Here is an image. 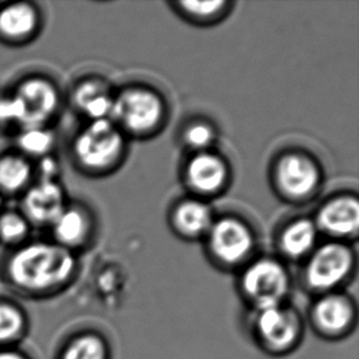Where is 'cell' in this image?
<instances>
[{
    "label": "cell",
    "instance_id": "6da1fadb",
    "mask_svg": "<svg viewBox=\"0 0 359 359\" xmlns=\"http://www.w3.org/2000/svg\"><path fill=\"white\" fill-rule=\"evenodd\" d=\"M76 266L70 249L50 243H32L20 248L8 262V276L27 292L52 291L72 277Z\"/></svg>",
    "mask_w": 359,
    "mask_h": 359
},
{
    "label": "cell",
    "instance_id": "7a4b0ae2",
    "mask_svg": "<svg viewBox=\"0 0 359 359\" xmlns=\"http://www.w3.org/2000/svg\"><path fill=\"white\" fill-rule=\"evenodd\" d=\"M75 156L90 170H104L119 158L123 136L111 119L93 121L81 131L74 145Z\"/></svg>",
    "mask_w": 359,
    "mask_h": 359
},
{
    "label": "cell",
    "instance_id": "3957f363",
    "mask_svg": "<svg viewBox=\"0 0 359 359\" xmlns=\"http://www.w3.org/2000/svg\"><path fill=\"white\" fill-rule=\"evenodd\" d=\"M163 116L161 98L147 88H128L114 98L112 117L134 133H147L160 124Z\"/></svg>",
    "mask_w": 359,
    "mask_h": 359
},
{
    "label": "cell",
    "instance_id": "277c9868",
    "mask_svg": "<svg viewBox=\"0 0 359 359\" xmlns=\"http://www.w3.org/2000/svg\"><path fill=\"white\" fill-rule=\"evenodd\" d=\"M13 95L21 109V129L46 126L58 109L57 88L42 78L25 80Z\"/></svg>",
    "mask_w": 359,
    "mask_h": 359
},
{
    "label": "cell",
    "instance_id": "5b68a950",
    "mask_svg": "<svg viewBox=\"0 0 359 359\" xmlns=\"http://www.w3.org/2000/svg\"><path fill=\"white\" fill-rule=\"evenodd\" d=\"M243 288L260 309L280 306L288 290V277L278 262L264 259L245 271Z\"/></svg>",
    "mask_w": 359,
    "mask_h": 359
},
{
    "label": "cell",
    "instance_id": "8992f818",
    "mask_svg": "<svg viewBox=\"0 0 359 359\" xmlns=\"http://www.w3.org/2000/svg\"><path fill=\"white\" fill-rule=\"evenodd\" d=\"M352 267L350 249L330 243L316 250L306 270V280L313 288L329 290L340 283Z\"/></svg>",
    "mask_w": 359,
    "mask_h": 359
},
{
    "label": "cell",
    "instance_id": "52a82bcc",
    "mask_svg": "<svg viewBox=\"0 0 359 359\" xmlns=\"http://www.w3.org/2000/svg\"><path fill=\"white\" fill-rule=\"evenodd\" d=\"M276 180L283 194L293 199H303L316 191L320 173L311 157L294 152L278 161Z\"/></svg>",
    "mask_w": 359,
    "mask_h": 359
},
{
    "label": "cell",
    "instance_id": "ba28073f",
    "mask_svg": "<svg viewBox=\"0 0 359 359\" xmlns=\"http://www.w3.org/2000/svg\"><path fill=\"white\" fill-rule=\"evenodd\" d=\"M65 208L64 190L54 180H42L34 184L22 201L25 219L36 226H52Z\"/></svg>",
    "mask_w": 359,
    "mask_h": 359
},
{
    "label": "cell",
    "instance_id": "9c48e42d",
    "mask_svg": "<svg viewBox=\"0 0 359 359\" xmlns=\"http://www.w3.org/2000/svg\"><path fill=\"white\" fill-rule=\"evenodd\" d=\"M210 247L221 262L236 264L252 250V234L238 219H219L210 229Z\"/></svg>",
    "mask_w": 359,
    "mask_h": 359
},
{
    "label": "cell",
    "instance_id": "30bf717a",
    "mask_svg": "<svg viewBox=\"0 0 359 359\" xmlns=\"http://www.w3.org/2000/svg\"><path fill=\"white\" fill-rule=\"evenodd\" d=\"M318 224L331 236H352L359 224V204L352 196H341L324 205L318 215Z\"/></svg>",
    "mask_w": 359,
    "mask_h": 359
},
{
    "label": "cell",
    "instance_id": "8fae6325",
    "mask_svg": "<svg viewBox=\"0 0 359 359\" xmlns=\"http://www.w3.org/2000/svg\"><path fill=\"white\" fill-rule=\"evenodd\" d=\"M187 178L191 188L210 194L222 188L227 180V167L219 156L201 152L190 161Z\"/></svg>",
    "mask_w": 359,
    "mask_h": 359
},
{
    "label": "cell",
    "instance_id": "7c38bea8",
    "mask_svg": "<svg viewBox=\"0 0 359 359\" xmlns=\"http://www.w3.org/2000/svg\"><path fill=\"white\" fill-rule=\"evenodd\" d=\"M257 329L264 341L273 347H285L293 342L298 332L294 316L280 306L260 309Z\"/></svg>",
    "mask_w": 359,
    "mask_h": 359
},
{
    "label": "cell",
    "instance_id": "4fadbf2b",
    "mask_svg": "<svg viewBox=\"0 0 359 359\" xmlns=\"http://www.w3.org/2000/svg\"><path fill=\"white\" fill-rule=\"evenodd\" d=\"M39 19L37 10L27 3H13L0 9V36L20 42L34 36Z\"/></svg>",
    "mask_w": 359,
    "mask_h": 359
},
{
    "label": "cell",
    "instance_id": "5bb4252c",
    "mask_svg": "<svg viewBox=\"0 0 359 359\" xmlns=\"http://www.w3.org/2000/svg\"><path fill=\"white\" fill-rule=\"evenodd\" d=\"M75 103L93 121L112 117L114 98L108 88L97 81H86L79 86L74 96Z\"/></svg>",
    "mask_w": 359,
    "mask_h": 359
},
{
    "label": "cell",
    "instance_id": "9a60e30c",
    "mask_svg": "<svg viewBox=\"0 0 359 359\" xmlns=\"http://www.w3.org/2000/svg\"><path fill=\"white\" fill-rule=\"evenodd\" d=\"M52 227L59 245L70 249L78 247L86 239L90 232V221L83 210L67 206Z\"/></svg>",
    "mask_w": 359,
    "mask_h": 359
},
{
    "label": "cell",
    "instance_id": "2e32d148",
    "mask_svg": "<svg viewBox=\"0 0 359 359\" xmlns=\"http://www.w3.org/2000/svg\"><path fill=\"white\" fill-rule=\"evenodd\" d=\"M175 227L182 233L196 237L208 232L212 226V215L208 205L198 200H187L175 209Z\"/></svg>",
    "mask_w": 359,
    "mask_h": 359
},
{
    "label": "cell",
    "instance_id": "e0dca14e",
    "mask_svg": "<svg viewBox=\"0 0 359 359\" xmlns=\"http://www.w3.org/2000/svg\"><path fill=\"white\" fill-rule=\"evenodd\" d=\"M316 320L323 330L336 334L345 330L352 319V309L342 297H325L316 306Z\"/></svg>",
    "mask_w": 359,
    "mask_h": 359
},
{
    "label": "cell",
    "instance_id": "ac0fdd59",
    "mask_svg": "<svg viewBox=\"0 0 359 359\" xmlns=\"http://www.w3.org/2000/svg\"><path fill=\"white\" fill-rule=\"evenodd\" d=\"M316 241V224L311 219H298L282 232L281 248L288 257H303L311 250Z\"/></svg>",
    "mask_w": 359,
    "mask_h": 359
},
{
    "label": "cell",
    "instance_id": "d6986e66",
    "mask_svg": "<svg viewBox=\"0 0 359 359\" xmlns=\"http://www.w3.org/2000/svg\"><path fill=\"white\" fill-rule=\"evenodd\" d=\"M32 167L22 156L6 155L0 157V190L16 193L29 184Z\"/></svg>",
    "mask_w": 359,
    "mask_h": 359
},
{
    "label": "cell",
    "instance_id": "ffe728a7",
    "mask_svg": "<svg viewBox=\"0 0 359 359\" xmlns=\"http://www.w3.org/2000/svg\"><path fill=\"white\" fill-rule=\"evenodd\" d=\"M20 149L31 156H46L53 147L54 137L46 126L24 128L18 139Z\"/></svg>",
    "mask_w": 359,
    "mask_h": 359
},
{
    "label": "cell",
    "instance_id": "44dd1931",
    "mask_svg": "<svg viewBox=\"0 0 359 359\" xmlns=\"http://www.w3.org/2000/svg\"><path fill=\"white\" fill-rule=\"evenodd\" d=\"M106 347L97 336L79 337L67 347L63 359H106Z\"/></svg>",
    "mask_w": 359,
    "mask_h": 359
},
{
    "label": "cell",
    "instance_id": "7402d4cb",
    "mask_svg": "<svg viewBox=\"0 0 359 359\" xmlns=\"http://www.w3.org/2000/svg\"><path fill=\"white\" fill-rule=\"evenodd\" d=\"M24 327L22 313L9 303H0V344L15 340Z\"/></svg>",
    "mask_w": 359,
    "mask_h": 359
},
{
    "label": "cell",
    "instance_id": "603a6c76",
    "mask_svg": "<svg viewBox=\"0 0 359 359\" xmlns=\"http://www.w3.org/2000/svg\"><path fill=\"white\" fill-rule=\"evenodd\" d=\"M29 224L24 215L8 211L0 216V239L8 244L21 242L29 233Z\"/></svg>",
    "mask_w": 359,
    "mask_h": 359
},
{
    "label": "cell",
    "instance_id": "cb8c5ba5",
    "mask_svg": "<svg viewBox=\"0 0 359 359\" xmlns=\"http://www.w3.org/2000/svg\"><path fill=\"white\" fill-rule=\"evenodd\" d=\"M185 141L190 147L206 149L214 141L215 134L211 126L204 123H195L185 130Z\"/></svg>",
    "mask_w": 359,
    "mask_h": 359
},
{
    "label": "cell",
    "instance_id": "d4e9b609",
    "mask_svg": "<svg viewBox=\"0 0 359 359\" xmlns=\"http://www.w3.org/2000/svg\"><path fill=\"white\" fill-rule=\"evenodd\" d=\"M180 6L185 13L198 18V19H210L219 15L224 6L226 1H184L180 3Z\"/></svg>",
    "mask_w": 359,
    "mask_h": 359
},
{
    "label": "cell",
    "instance_id": "484cf974",
    "mask_svg": "<svg viewBox=\"0 0 359 359\" xmlns=\"http://www.w3.org/2000/svg\"><path fill=\"white\" fill-rule=\"evenodd\" d=\"M0 124H21V109L14 95L0 97Z\"/></svg>",
    "mask_w": 359,
    "mask_h": 359
},
{
    "label": "cell",
    "instance_id": "4316f807",
    "mask_svg": "<svg viewBox=\"0 0 359 359\" xmlns=\"http://www.w3.org/2000/svg\"><path fill=\"white\" fill-rule=\"evenodd\" d=\"M0 359H26L15 351H0Z\"/></svg>",
    "mask_w": 359,
    "mask_h": 359
}]
</instances>
